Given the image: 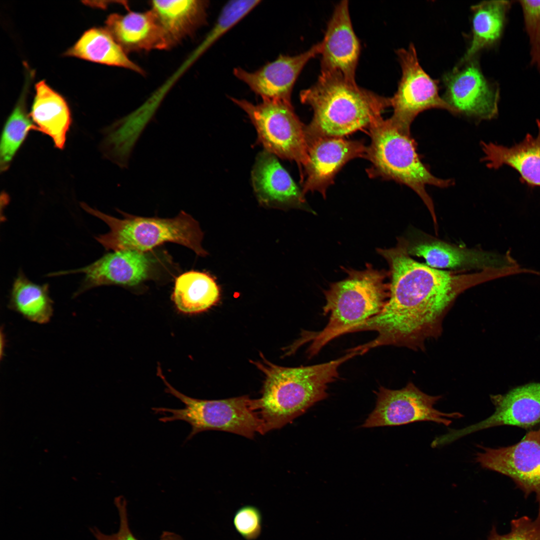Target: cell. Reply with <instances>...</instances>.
<instances>
[{
	"instance_id": "cell-1",
	"label": "cell",
	"mask_w": 540,
	"mask_h": 540,
	"mask_svg": "<svg viewBox=\"0 0 540 540\" xmlns=\"http://www.w3.org/2000/svg\"><path fill=\"white\" fill-rule=\"evenodd\" d=\"M376 250L389 266L390 296L378 314L348 332H377L375 338L358 346L364 354L384 346L424 350L426 340L441 334L444 319L460 294L503 276L497 268L464 274L432 268L412 258L405 238L393 248Z\"/></svg>"
},
{
	"instance_id": "cell-2",
	"label": "cell",
	"mask_w": 540,
	"mask_h": 540,
	"mask_svg": "<svg viewBox=\"0 0 540 540\" xmlns=\"http://www.w3.org/2000/svg\"><path fill=\"white\" fill-rule=\"evenodd\" d=\"M360 353L350 348L337 359L295 368L274 364L262 356V360L254 362L264 375L261 397L254 400L262 423L260 434L281 428L326 398L328 386L338 378L340 366Z\"/></svg>"
},
{
	"instance_id": "cell-3",
	"label": "cell",
	"mask_w": 540,
	"mask_h": 540,
	"mask_svg": "<svg viewBox=\"0 0 540 540\" xmlns=\"http://www.w3.org/2000/svg\"><path fill=\"white\" fill-rule=\"evenodd\" d=\"M300 100L313 110L306 126L307 140L340 137L368 128L391 106L390 98L361 88L336 72L320 73L313 85L300 92Z\"/></svg>"
},
{
	"instance_id": "cell-4",
	"label": "cell",
	"mask_w": 540,
	"mask_h": 540,
	"mask_svg": "<svg viewBox=\"0 0 540 540\" xmlns=\"http://www.w3.org/2000/svg\"><path fill=\"white\" fill-rule=\"evenodd\" d=\"M347 276L332 283L324 291L323 314L328 316L325 327L316 332H304L298 344L311 342L310 356L316 354L337 337L378 314L390 296L389 272L370 264L360 270L344 268Z\"/></svg>"
},
{
	"instance_id": "cell-5",
	"label": "cell",
	"mask_w": 540,
	"mask_h": 540,
	"mask_svg": "<svg viewBox=\"0 0 540 540\" xmlns=\"http://www.w3.org/2000/svg\"><path fill=\"white\" fill-rule=\"evenodd\" d=\"M368 130L371 138L365 157L371 163L367 170L368 176L392 180L412 189L428 210L436 228L434 203L426 186L446 188L454 184L453 180L433 175L422 161L410 134L399 130L388 118H380Z\"/></svg>"
},
{
	"instance_id": "cell-6",
	"label": "cell",
	"mask_w": 540,
	"mask_h": 540,
	"mask_svg": "<svg viewBox=\"0 0 540 540\" xmlns=\"http://www.w3.org/2000/svg\"><path fill=\"white\" fill-rule=\"evenodd\" d=\"M81 206L109 226L108 232L96 237L107 250L147 252L164 242H172L185 246L200 256L208 254L202 246L204 234L199 224L184 211L170 218L138 216L120 211L124 216L120 219L85 203L81 204Z\"/></svg>"
},
{
	"instance_id": "cell-7",
	"label": "cell",
	"mask_w": 540,
	"mask_h": 540,
	"mask_svg": "<svg viewBox=\"0 0 540 540\" xmlns=\"http://www.w3.org/2000/svg\"><path fill=\"white\" fill-rule=\"evenodd\" d=\"M166 388V392L180 400L182 408H154L156 414L168 413L159 420L167 422L182 420L191 426L186 441L197 434L208 430H221L252 438L256 432L261 433L262 423L255 407L254 400L248 396L223 400H200L188 396L172 386L166 380L161 368H157Z\"/></svg>"
},
{
	"instance_id": "cell-8",
	"label": "cell",
	"mask_w": 540,
	"mask_h": 540,
	"mask_svg": "<svg viewBox=\"0 0 540 540\" xmlns=\"http://www.w3.org/2000/svg\"><path fill=\"white\" fill-rule=\"evenodd\" d=\"M230 98L247 114L265 150L294 161L300 169L305 167L308 160L306 126L295 114L292 103L262 100L254 104L244 99Z\"/></svg>"
},
{
	"instance_id": "cell-9",
	"label": "cell",
	"mask_w": 540,
	"mask_h": 540,
	"mask_svg": "<svg viewBox=\"0 0 540 540\" xmlns=\"http://www.w3.org/2000/svg\"><path fill=\"white\" fill-rule=\"evenodd\" d=\"M402 76L397 90L391 98L393 114L388 118L399 130L410 134V126L417 116L427 110L438 108L456 114L438 93V82L421 66L416 48L410 44L396 51Z\"/></svg>"
},
{
	"instance_id": "cell-10",
	"label": "cell",
	"mask_w": 540,
	"mask_h": 540,
	"mask_svg": "<svg viewBox=\"0 0 540 540\" xmlns=\"http://www.w3.org/2000/svg\"><path fill=\"white\" fill-rule=\"evenodd\" d=\"M376 394V406L362 428L398 426L423 421L448 426L452 419L464 416L459 412L446 413L435 408L442 396L428 394L411 382L400 390L380 386Z\"/></svg>"
},
{
	"instance_id": "cell-11",
	"label": "cell",
	"mask_w": 540,
	"mask_h": 540,
	"mask_svg": "<svg viewBox=\"0 0 540 540\" xmlns=\"http://www.w3.org/2000/svg\"><path fill=\"white\" fill-rule=\"evenodd\" d=\"M444 100L456 111L478 120L498 116L500 88L483 74L476 58L459 62L443 76Z\"/></svg>"
},
{
	"instance_id": "cell-12",
	"label": "cell",
	"mask_w": 540,
	"mask_h": 540,
	"mask_svg": "<svg viewBox=\"0 0 540 540\" xmlns=\"http://www.w3.org/2000/svg\"><path fill=\"white\" fill-rule=\"evenodd\" d=\"M476 460L482 468L511 478L526 498L536 494L540 516V426L529 430L518 442L497 448L480 446Z\"/></svg>"
},
{
	"instance_id": "cell-13",
	"label": "cell",
	"mask_w": 540,
	"mask_h": 540,
	"mask_svg": "<svg viewBox=\"0 0 540 540\" xmlns=\"http://www.w3.org/2000/svg\"><path fill=\"white\" fill-rule=\"evenodd\" d=\"M494 412L476 424L460 430H450L440 436L444 446L472 433L502 426L530 430L540 426V382H530L512 388L504 394H492Z\"/></svg>"
},
{
	"instance_id": "cell-14",
	"label": "cell",
	"mask_w": 540,
	"mask_h": 540,
	"mask_svg": "<svg viewBox=\"0 0 540 540\" xmlns=\"http://www.w3.org/2000/svg\"><path fill=\"white\" fill-rule=\"evenodd\" d=\"M154 261L147 252L134 250L114 251L92 264L76 270L54 272L50 276L82 273L84 277L74 296L104 285L134 286L148 279Z\"/></svg>"
},
{
	"instance_id": "cell-15",
	"label": "cell",
	"mask_w": 540,
	"mask_h": 540,
	"mask_svg": "<svg viewBox=\"0 0 540 540\" xmlns=\"http://www.w3.org/2000/svg\"><path fill=\"white\" fill-rule=\"evenodd\" d=\"M321 46L320 42L298 54H280L256 71L236 68L233 73L262 100L292 103V93L298 78L306 64L320 54Z\"/></svg>"
},
{
	"instance_id": "cell-16",
	"label": "cell",
	"mask_w": 540,
	"mask_h": 540,
	"mask_svg": "<svg viewBox=\"0 0 540 540\" xmlns=\"http://www.w3.org/2000/svg\"><path fill=\"white\" fill-rule=\"evenodd\" d=\"M307 142L308 160L304 168V194L316 191L325 197L340 169L352 159L366 157L367 150L362 142L340 137H319Z\"/></svg>"
},
{
	"instance_id": "cell-17",
	"label": "cell",
	"mask_w": 540,
	"mask_h": 540,
	"mask_svg": "<svg viewBox=\"0 0 540 540\" xmlns=\"http://www.w3.org/2000/svg\"><path fill=\"white\" fill-rule=\"evenodd\" d=\"M320 42V73L336 72L356 82L360 44L354 30L348 0L340 1L335 6Z\"/></svg>"
},
{
	"instance_id": "cell-18",
	"label": "cell",
	"mask_w": 540,
	"mask_h": 540,
	"mask_svg": "<svg viewBox=\"0 0 540 540\" xmlns=\"http://www.w3.org/2000/svg\"><path fill=\"white\" fill-rule=\"evenodd\" d=\"M406 240L411 256L422 258L426 264L438 270L478 272L516 263L508 253L502 258L491 252L457 246L426 236L412 240L406 238Z\"/></svg>"
},
{
	"instance_id": "cell-19",
	"label": "cell",
	"mask_w": 540,
	"mask_h": 540,
	"mask_svg": "<svg viewBox=\"0 0 540 540\" xmlns=\"http://www.w3.org/2000/svg\"><path fill=\"white\" fill-rule=\"evenodd\" d=\"M254 190L259 202L278 207H304L302 190L274 154L264 150L256 157L252 171Z\"/></svg>"
},
{
	"instance_id": "cell-20",
	"label": "cell",
	"mask_w": 540,
	"mask_h": 540,
	"mask_svg": "<svg viewBox=\"0 0 540 540\" xmlns=\"http://www.w3.org/2000/svg\"><path fill=\"white\" fill-rule=\"evenodd\" d=\"M106 29L127 54L170 48L165 33L154 12H130L108 16Z\"/></svg>"
},
{
	"instance_id": "cell-21",
	"label": "cell",
	"mask_w": 540,
	"mask_h": 540,
	"mask_svg": "<svg viewBox=\"0 0 540 540\" xmlns=\"http://www.w3.org/2000/svg\"><path fill=\"white\" fill-rule=\"evenodd\" d=\"M534 136L527 134L520 143L510 147L482 142V160L488 168L497 169L507 165L516 170L524 183L540 186V122Z\"/></svg>"
},
{
	"instance_id": "cell-22",
	"label": "cell",
	"mask_w": 540,
	"mask_h": 540,
	"mask_svg": "<svg viewBox=\"0 0 540 540\" xmlns=\"http://www.w3.org/2000/svg\"><path fill=\"white\" fill-rule=\"evenodd\" d=\"M30 115L36 130L49 136L56 148H64L72 123L70 111L65 99L44 80L36 85Z\"/></svg>"
},
{
	"instance_id": "cell-23",
	"label": "cell",
	"mask_w": 540,
	"mask_h": 540,
	"mask_svg": "<svg viewBox=\"0 0 540 540\" xmlns=\"http://www.w3.org/2000/svg\"><path fill=\"white\" fill-rule=\"evenodd\" d=\"M150 4L170 48L205 23L208 4L207 0H153Z\"/></svg>"
},
{
	"instance_id": "cell-24",
	"label": "cell",
	"mask_w": 540,
	"mask_h": 540,
	"mask_svg": "<svg viewBox=\"0 0 540 540\" xmlns=\"http://www.w3.org/2000/svg\"><path fill=\"white\" fill-rule=\"evenodd\" d=\"M511 6V1L499 0L483 1L471 7L472 38L459 62L474 58L482 50L500 42Z\"/></svg>"
},
{
	"instance_id": "cell-25",
	"label": "cell",
	"mask_w": 540,
	"mask_h": 540,
	"mask_svg": "<svg viewBox=\"0 0 540 540\" xmlns=\"http://www.w3.org/2000/svg\"><path fill=\"white\" fill-rule=\"evenodd\" d=\"M220 290L215 280L204 272H185L175 280L172 300L180 312L196 314L205 312L216 304Z\"/></svg>"
},
{
	"instance_id": "cell-26",
	"label": "cell",
	"mask_w": 540,
	"mask_h": 540,
	"mask_svg": "<svg viewBox=\"0 0 540 540\" xmlns=\"http://www.w3.org/2000/svg\"><path fill=\"white\" fill-rule=\"evenodd\" d=\"M65 55L144 73L143 70L128 57L106 28H93L86 31Z\"/></svg>"
},
{
	"instance_id": "cell-27",
	"label": "cell",
	"mask_w": 540,
	"mask_h": 540,
	"mask_svg": "<svg viewBox=\"0 0 540 540\" xmlns=\"http://www.w3.org/2000/svg\"><path fill=\"white\" fill-rule=\"evenodd\" d=\"M48 290V284H34L20 272L13 282L8 307L31 322L46 324L54 312Z\"/></svg>"
},
{
	"instance_id": "cell-28",
	"label": "cell",
	"mask_w": 540,
	"mask_h": 540,
	"mask_svg": "<svg viewBox=\"0 0 540 540\" xmlns=\"http://www.w3.org/2000/svg\"><path fill=\"white\" fill-rule=\"evenodd\" d=\"M34 72L28 70L20 96L4 128L0 146V168L6 170L28 132L36 128L27 112L26 98Z\"/></svg>"
},
{
	"instance_id": "cell-29",
	"label": "cell",
	"mask_w": 540,
	"mask_h": 540,
	"mask_svg": "<svg viewBox=\"0 0 540 540\" xmlns=\"http://www.w3.org/2000/svg\"><path fill=\"white\" fill-rule=\"evenodd\" d=\"M530 46V64L540 74V0H519Z\"/></svg>"
},
{
	"instance_id": "cell-30",
	"label": "cell",
	"mask_w": 540,
	"mask_h": 540,
	"mask_svg": "<svg viewBox=\"0 0 540 540\" xmlns=\"http://www.w3.org/2000/svg\"><path fill=\"white\" fill-rule=\"evenodd\" d=\"M510 531L499 534L493 526L488 540H540V516L533 520L522 516L510 521Z\"/></svg>"
},
{
	"instance_id": "cell-31",
	"label": "cell",
	"mask_w": 540,
	"mask_h": 540,
	"mask_svg": "<svg viewBox=\"0 0 540 540\" xmlns=\"http://www.w3.org/2000/svg\"><path fill=\"white\" fill-rule=\"evenodd\" d=\"M262 523L260 511L257 508L250 505L239 508L233 519L236 530L246 540H254L260 536Z\"/></svg>"
},
{
	"instance_id": "cell-32",
	"label": "cell",
	"mask_w": 540,
	"mask_h": 540,
	"mask_svg": "<svg viewBox=\"0 0 540 540\" xmlns=\"http://www.w3.org/2000/svg\"><path fill=\"white\" fill-rule=\"evenodd\" d=\"M114 504L120 518L118 532L106 534L96 527L90 528V532L96 540H138L133 534L130 528L126 500L122 496L117 497L114 500Z\"/></svg>"
},
{
	"instance_id": "cell-33",
	"label": "cell",
	"mask_w": 540,
	"mask_h": 540,
	"mask_svg": "<svg viewBox=\"0 0 540 540\" xmlns=\"http://www.w3.org/2000/svg\"><path fill=\"white\" fill-rule=\"evenodd\" d=\"M159 540H184L178 534L170 532H164L161 534Z\"/></svg>"
}]
</instances>
